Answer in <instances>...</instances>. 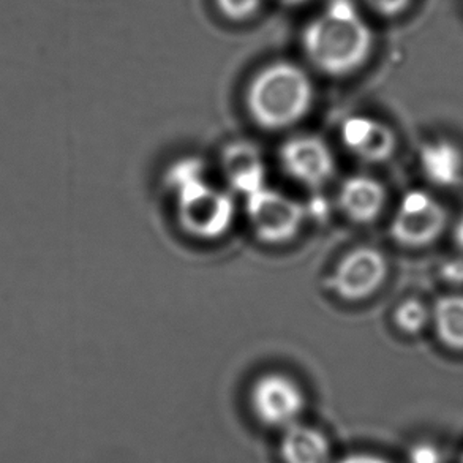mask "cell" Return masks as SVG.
I'll list each match as a JSON object with an SVG mask.
<instances>
[{"label": "cell", "mask_w": 463, "mask_h": 463, "mask_svg": "<svg viewBox=\"0 0 463 463\" xmlns=\"http://www.w3.org/2000/svg\"><path fill=\"white\" fill-rule=\"evenodd\" d=\"M299 44L308 69L340 80L370 62L376 35L356 0H329L302 27Z\"/></svg>", "instance_id": "obj_1"}, {"label": "cell", "mask_w": 463, "mask_h": 463, "mask_svg": "<svg viewBox=\"0 0 463 463\" xmlns=\"http://www.w3.org/2000/svg\"><path fill=\"white\" fill-rule=\"evenodd\" d=\"M315 82L310 70L289 59L264 63L245 89V108L251 120L266 130H285L312 109Z\"/></svg>", "instance_id": "obj_2"}, {"label": "cell", "mask_w": 463, "mask_h": 463, "mask_svg": "<svg viewBox=\"0 0 463 463\" xmlns=\"http://www.w3.org/2000/svg\"><path fill=\"white\" fill-rule=\"evenodd\" d=\"M165 182L175 194L179 223L190 236L213 241L232 228L236 213L234 200L228 192L209 184L200 158L185 156L173 163Z\"/></svg>", "instance_id": "obj_3"}, {"label": "cell", "mask_w": 463, "mask_h": 463, "mask_svg": "<svg viewBox=\"0 0 463 463\" xmlns=\"http://www.w3.org/2000/svg\"><path fill=\"white\" fill-rule=\"evenodd\" d=\"M251 230L266 244H287L304 225L306 209L288 194L268 185L245 196Z\"/></svg>", "instance_id": "obj_4"}, {"label": "cell", "mask_w": 463, "mask_h": 463, "mask_svg": "<svg viewBox=\"0 0 463 463\" xmlns=\"http://www.w3.org/2000/svg\"><path fill=\"white\" fill-rule=\"evenodd\" d=\"M307 401L299 383L282 373L260 376L250 389V408L258 422L285 430L299 422Z\"/></svg>", "instance_id": "obj_5"}, {"label": "cell", "mask_w": 463, "mask_h": 463, "mask_svg": "<svg viewBox=\"0 0 463 463\" xmlns=\"http://www.w3.org/2000/svg\"><path fill=\"white\" fill-rule=\"evenodd\" d=\"M448 215L437 198L424 190H411L403 194L397 207L391 234L405 247H426L441 236Z\"/></svg>", "instance_id": "obj_6"}, {"label": "cell", "mask_w": 463, "mask_h": 463, "mask_svg": "<svg viewBox=\"0 0 463 463\" xmlns=\"http://www.w3.org/2000/svg\"><path fill=\"white\" fill-rule=\"evenodd\" d=\"M388 277V261L373 247H357L348 251L332 272L331 288L348 302L369 299L382 288Z\"/></svg>", "instance_id": "obj_7"}, {"label": "cell", "mask_w": 463, "mask_h": 463, "mask_svg": "<svg viewBox=\"0 0 463 463\" xmlns=\"http://www.w3.org/2000/svg\"><path fill=\"white\" fill-rule=\"evenodd\" d=\"M280 162L295 181L307 187L318 188L331 179L335 171V158L325 139L315 135H298L280 149Z\"/></svg>", "instance_id": "obj_8"}, {"label": "cell", "mask_w": 463, "mask_h": 463, "mask_svg": "<svg viewBox=\"0 0 463 463\" xmlns=\"http://www.w3.org/2000/svg\"><path fill=\"white\" fill-rule=\"evenodd\" d=\"M340 137L345 147L364 162H386L397 149L392 128L370 116H351L345 119Z\"/></svg>", "instance_id": "obj_9"}, {"label": "cell", "mask_w": 463, "mask_h": 463, "mask_svg": "<svg viewBox=\"0 0 463 463\" xmlns=\"http://www.w3.org/2000/svg\"><path fill=\"white\" fill-rule=\"evenodd\" d=\"M342 213L356 223H370L378 219L386 204V190L382 182L370 175H351L338 192Z\"/></svg>", "instance_id": "obj_10"}, {"label": "cell", "mask_w": 463, "mask_h": 463, "mask_svg": "<svg viewBox=\"0 0 463 463\" xmlns=\"http://www.w3.org/2000/svg\"><path fill=\"white\" fill-rule=\"evenodd\" d=\"M226 181L232 190L249 196L266 187V166L257 147L247 141H236L226 147L222 158Z\"/></svg>", "instance_id": "obj_11"}, {"label": "cell", "mask_w": 463, "mask_h": 463, "mask_svg": "<svg viewBox=\"0 0 463 463\" xmlns=\"http://www.w3.org/2000/svg\"><path fill=\"white\" fill-rule=\"evenodd\" d=\"M282 432L279 443L282 463H332L331 439L317 427L296 422Z\"/></svg>", "instance_id": "obj_12"}, {"label": "cell", "mask_w": 463, "mask_h": 463, "mask_svg": "<svg viewBox=\"0 0 463 463\" xmlns=\"http://www.w3.org/2000/svg\"><path fill=\"white\" fill-rule=\"evenodd\" d=\"M420 163L424 175L437 187H456L463 181V152L448 139L422 146Z\"/></svg>", "instance_id": "obj_13"}, {"label": "cell", "mask_w": 463, "mask_h": 463, "mask_svg": "<svg viewBox=\"0 0 463 463\" xmlns=\"http://www.w3.org/2000/svg\"><path fill=\"white\" fill-rule=\"evenodd\" d=\"M439 338L454 350L463 351V296H445L433 308Z\"/></svg>", "instance_id": "obj_14"}, {"label": "cell", "mask_w": 463, "mask_h": 463, "mask_svg": "<svg viewBox=\"0 0 463 463\" xmlns=\"http://www.w3.org/2000/svg\"><path fill=\"white\" fill-rule=\"evenodd\" d=\"M272 0H213V10L230 24H245L257 19Z\"/></svg>", "instance_id": "obj_15"}, {"label": "cell", "mask_w": 463, "mask_h": 463, "mask_svg": "<svg viewBox=\"0 0 463 463\" xmlns=\"http://www.w3.org/2000/svg\"><path fill=\"white\" fill-rule=\"evenodd\" d=\"M370 19L397 21L413 10L418 0H356Z\"/></svg>", "instance_id": "obj_16"}, {"label": "cell", "mask_w": 463, "mask_h": 463, "mask_svg": "<svg viewBox=\"0 0 463 463\" xmlns=\"http://www.w3.org/2000/svg\"><path fill=\"white\" fill-rule=\"evenodd\" d=\"M430 319V313L422 302L408 299L395 308V326L405 334H418L426 327Z\"/></svg>", "instance_id": "obj_17"}, {"label": "cell", "mask_w": 463, "mask_h": 463, "mask_svg": "<svg viewBox=\"0 0 463 463\" xmlns=\"http://www.w3.org/2000/svg\"><path fill=\"white\" fill-rule=\"evenodd\" d=\"M408 463H443V456L432 443H418L408 451Z\"/></svg>", "instance_id": "obj_18"}, {"label": "cell", "mask_w": 463, "mask_h": 463, "mask_svg": "<svg viewBox=\"0 0 463 463\" xmlns=\"http://www.w3.org/2000/svg\"><path fill=\"white\" fill-rule=\"evenodd\" d=\"M335 463H394L391 458H383L373 452H353Z\"/></svg>", "instance_id": "obj_19"}, {"label": "cell", "mask_w": 463, "mask_h": 463, "mask_svg": "<svg viewBox=\"0 0 463 463\" xmlns=\"http://www.w3.org/2000/svg\"><path fill=\"white\" fill-rule=\"evenodd\" d=\"M454 238H456V242H458V247L463 250V217L458 220V226H456V230H454Z\"/></svg>", "instance_id": "obj_20"}, {"label": "cell", "mask_w": 463, "mask_h": 463, "mask_svg": "<svg viewBox=\"0 0 463 463\" xmlns=\"http://www.w3.org/2000/svg\"><path fill=\"white\" fill-rule=\"evenodd\" d=\"M274 2H279V4L285 6H301L312 2V0H274Z\"/></svg>", "instance_id": "obj_21"}, {"label": "cell", "mask_w": 463, "mask_h": 463, "mask_svg": "<svg viewBox=\"0 0 463 463\" xmlns=\"http://www.w3.org/2000/svg\"><path fill=\"white\" fill-rule=\"evenodd\" d=\"M460 463H463V456H462V458H460Z\"/></svg>", "instance_id": "obj_22"}]
</instances>
